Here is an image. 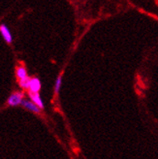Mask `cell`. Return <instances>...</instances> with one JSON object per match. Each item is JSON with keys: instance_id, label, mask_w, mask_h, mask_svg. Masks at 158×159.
<instances>
[{"instance_id": "cell-7", "label": "cell", "mask_w": 158, "mask_h": 159, "mask_svg": "<svg viewBox=\"0 0 158 159\" xmlns=\"http://www.w3.org/2000/svg\"><path fill=\"white\" fill-rule=\"evenodd\" d=\"M29 82H30V77H26L25 79H21L19 81V85L20 89H25V90H28V87H29Z\"/></svg>"}, {"instance_id": "cell-6", "label": "cell", "mask_w": 158, "mask_h": 159, "mask_svg": "<svg viewBox=\"0 0 158 159\" xmlns=\"http://www.w3.org/2000/svg\"><path fill=\"white\" fill-rule=\"evenodd\" d=\"M28 75H27V70L26 68L23 66V65H18L16 67V77L19 80H21V79H25L26 78Z\"/></svg>"}, {"instance_id": "cell-3", "label": "cell", "mask_w": 158, "mask_h": 159, "mask_svg": "<svg viewBox=\"0 0 158 159\" xmlns=\"http://www.w3.org/2000/svg\"><path fill=\"white\" fill-rule=\"evenodd\" d=\"M0 33H1L3 39L5 40V42L7 44H12L13 36L11 34L10 29L8 28V26L5 25V23H0Z\"/></svg>"}, {"instance_id": "cell-1", "label": "cell", "mask_w": 158, "mask_h": 159, "mask_svg": "<svg viewBox=\"0 0 158 159\" xmlns=\"http://www.w3.org/2000/svg\"><path fill=\"white\" fill-rule=\"evenodd\" d=\"M23 99H25V93L20 91H16L12 93L9 96V98L7 99V105L10 107L20 106Z\"/></svg>"}, {"instance_id": "cell-8", "label": "cell", "mask_w": 158, "mask_h": 159, "mask_svg": "<svg viewBox=\"0 0 158 159\" xmlns=\"http://www.w3.org/2000/svg\"><path fill=\"white\" fill-rule=\"evenodd\" d=\"M62 73L58 75V77L55 80V84H54V94L57 95L59 93L60 87H61V83H62Z\"/></svg>"}, {"instance_id": "cell-5", "label": "cell", "mask_w": 158, "mask_h": 159, "mask_svg": "<svg viewBox=\"0 0 158 159\" xmlns=\"http://www.w3.org/2000/svg\"><path fill=\"white\" fill-rule=\"evenodd\" d=\"M20 106H22L23 108H25V109L31 111V112H33L35 114H41V111H42V110L39 109L35 104H33L30 100H27V99H23Z\"/></svg>"}, {"instance_id": "cell-4", "label": "cell", "mask_w": 158, "mask_h": 159, "mask_svg": "<svg viewBox=\"0 0 158 159\" xmlns=\"http://www.w3.org/2000/svg\"><path fill=\"white\" fill-rule=\"evenodd\" d=\"M28 95H29V98H30V101L35 104L40 110H43L44 109V102L42 100V98L40 97V94L39 93H30L28 92Z\"/></svg>"}, {"instance_id": "cell-2", "label": "cell", "mask_w": 158, "mask_h": 159, "mask_svg": "<svg viewBox=\"0 0 158 159\" xmlns=\"http://www.w3.org/2000/svg\"><path fill=\"white\" fill-rule=\"evenodd\" d=\"M41 90V81L38 78H30L28 92L30 93H39Z\"/></svg>"}]
</instances>
